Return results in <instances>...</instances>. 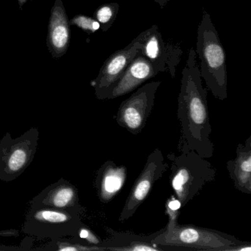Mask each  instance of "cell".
Segmentation results:
<instances>
[{
    "label": "cell",
    "instance_id": "5bb4252c",
    "mask_svg": "<svg viewBox=\"0 0 251 251\" xmlns=\"http://www.w3.org/2000/svg\"><path fill=\"white\" fill-rule=\"evenodd\" d=\"M127 177V169L124 165L107 161L97 174L95 186L100 201L107 203L112 201L123 189Z\"/></svg>",
    "mask_w": 251,
    "mask_h": 251
},
{
    "label": "cell",
    "instance_id": "8fae6325",
    "mask_svg": "<svg viewBox=\"0 0 251 251\" xmlns=\"http://www.w3.org/2000/svg\"><path fill=\"white\" fill-rule=\"evenodd\" d=\"M159 73L156 67L146 57L136 55L113 86L108 100L115 99L133 92Z\"/></svg>",
    "mask_w": 251,
    "mask_h": 251
},
{
    "label": "cell",
    "instance_id": "ffe728a7",
    "mask_svg": "<svg viewBox=\"0 0 251 251\" xmlns=\"http://www.w3.org/2000/svg\"><path fill=\"white\" fill-rule=\"evenodd\" d=\"M79 234H80V237L86 239L89 243L92 244V245H95V246L100 247V244L102 243V241L100 240L94 233H92V232L88 230V229L83 228V227L80 229Z\"/></svg>",
    "mask_w": 251,
    "mask_h": 251
},
{
    "label": "cell",
    "instance_id": "2e32d148",
    "mask_svg": "<svg viewBox=\"0 0 251 251\" xmlns=\"http://www.w3.org/2000/svg\"><path fill=\"white\" fill-rule=\"evenodd\" d=\"M78 195L72 185L59 183L50 186L36 198V206H48L60 209L77 208Z\"/></svg>",
    "mask_w": 251,
    "mask_h": 251
},
{
    "label": "cell",
    "instance_id": "9a60e30c",
    "mask_svg": "<svg viewBox=\"0 0 251 251\" xmlns=\"http://www.w3.org/2000/svg\"><path fill=\"white\" fill-rule=\"evenodd\" d=\"M227 170L235 189L242 193L251 194V136L245 144H239L236 158L227 161Z\"/></svg>",
    "mask_w": 251,
    "mask_h": 251
},
{
    "label": "cell",
    "instance_id": "5b68a950",
    "mask_svg": "<svg viewBox=\"0 0 251 251\" xmlns=\"http://www.w3.org/2000/svg\"><path fill=\"white\" fill-rule=\"evenodd\" d=\"M138 55L146 57L161 73L176 75L177 66L183 55L180 42L165 40L158 25H154L133 39Z\"/></svg>",
    "mask_w": 251,
    "mask_h": 251
},
{
    "label": "cell",
    "instance_id": "277c9868",
    "mask_svg": "<svg viewBox=\"0 0 251 251\" xmlns=\"http://www.w3.org/2000/svg\"><path fill=\"white\" fill-rule=\"evenodd\" d=\"M170 161V182L174 195L185 207L201 193L204 186L215 180L217 170L206 158L195 151L167 155Z\"/></svg>",
    "mask_w": 251,
    "mask_h": 251
},
{
    "label": "cell",
    "instance_id": "30bf717a",
    "mask_svg": "<svg viewBox=\"0 0 251 251\" xmlns=\"http://www.w3.org/2000/svg\"><path fill=\"white\" fill-rule=\"evenodd\" d=\"M71 31L70 20L62 0H55L50 11L47 46L52 58H60L70 47Z\"/></svg>",
    "mask_w": 251,
    "mask_h": 251
},
{
    "label": "cell",
    "instance_id": "44dd1931",
    "mask_svg": "<svg viewBox=\"0 0 251 251\" xmlns=\"http://www.w3.org/2000/svg\"><path fill=\"white\" fill-rule=\"evenodd\" d=\"M153 1H155L156 3L159 5L161 9H163L167 5V3L170 2V0H153Z\"/></svg>",
    "mask_w": 251,
    "mask_h": 251
},
{
    "label": "cell",
    "instance_id": "6da1fadb",
    "mask_svg": "<svg viewBox=\"0 0 251 251\" xmlns=\"http://www.w3.org/2000/svg\"><path fill=\"white\" fill-rule=\"evenodd\" d=\"M196 50L190 48L187 61L182 70L180 89L177 98V117L180 136L179 152L194 151L205 158L214 155L211 139V127L207 102V89L202 83Z\"/></svg>",
    "mask_w": 251,
    "mask_h": 251
},
{
    "label": "cell",
    "instance_id": "ba28073f",
    "mask_svg": "<svg viewBox=\"0 0 251 251\" xmlns=\"http://www.w3.org/2000/svg\"><path fill=\"white\" fill-rule=\"evenodd\" d=\"M168 168L169 164L164 160L162 151L155 148L148 155L143 170L132 186L120 213L119 222L124 223L134 215L151 193L155 183L163 177Z\"/></svg>",
    "mask_w": 251,
    "mask_h": 251
},
{
    "label": "cell",
    "instance_id": "9c48e42d",
    "mask_svg": "<svg viewBox=\"0 0 251 251\" xmlns=\"http://www.w3.org/2000/svg\"><path fill=\"white\" fill-rule=\"evenodd\" d=\"M138 52L139 50L133 40L126 48L110 55L101 67L98 77L91 82L98 100H108L113 86L138 55Z\"/></svg>",
    "mask_w": 251,
    "mask_h": 251
},
{
    "label": "cell",
    "instance_id": "52a82bcc",
    "mask_svg": "<svg viewBox=\"0 0 251 251\" xmlns=\"http://www.w3.org/2000/svg\"><path fill=\"white\" fill-rule=\"evenodd\" d=\"M80 208L60 209L36 206L27 215L25 225L27 233L41 236L72 234L67 228L76 230L80 226Z\"/></svg>",
    "mask_w": 251,
    "mask_h": 251
},
{
    "label": "cell",
    "instance_id": "e0dca14e",
    "mask_svg": "<svg viewBox=\"0 0 251 251\" xmlns=\"http://www.w3.org/2000/svg\"><path fill=\"white\" fill-rule=\"evenodd\" d=\"M120 5L117 2L104 4L97 8L93 18L100 24V29L107 32L114 24L118 14Z\"/></svg>",
    "mask_w": 251,
    "mask_h": 251
},
{
    "label": "cell",
    "instance_id": "8992f818",
    "mask_svg": "<svg viewBox=\"0 0 251 251\" xmlns=\"http://www.w3.org/2000/svg\"><path fill=\"white\" fill-rule=\"evenodd\" d=\"M160 85L161 81H152L137 88L120 104L114 116L116 123L132 134L142 133L152 112Z\"/></svg>",
    "mask_w": 251,
    "mask_h": 251
},
{
    "label": "cell",
    "instance_id": "d6986e66",
    "mask_svg": "<svg viewBox=\"0 0 251 251\" xmlns=\"http://www.w3.org/2000/svg\"><path fill=\"white\" fill-rule=\"evenodd\" d=\"M70 26H76L86 32L92 34L100 29V24L93 18L83 14H77L70 20Z\"/></svg>",
    "mask_w": 251,
    "mask_h": 251
},
{
    "label": "cell",
    "instance_id": "7a4b0ae2",
    "mask_svg": "<svg viewBox=\"0 0 251 251\" xmlns=\"http://www.w3.org/2000/svg\"><path fill=\"white\" fill-rule=\"evenodd\" d=\"M197 55L201 60V77L214 98L220 100L227 98V72L224 48L214 27L211 16L202 11L198 28Z\"/></svg>",
    "mask_w": 251,
    "mask_h": 251
},
{
    "label": "cell",
    "instance_id": "ac0fdd59",
    "mask_svg": "<svg viewBox=\"0 0 251 251\" xmlns=\"http://www.w3.org/2000/svg\"><path fill=\"white\" fill-rule=\"evenodd\" d=\"M183 208L181 202L176 198V195H172L166 201L165 213L168 217V223L166 226V230L173 229L177 224V219L180 214V210Z\"/></svg>",
    "mask_w": 251,
    "mask_h": 251
},
{
    "label": "cell",
    "instance_id": "7402d4cb",
    "mask_svg": "<svg viewBox=\"0 0 251 251\" xmlns=\"http://www.w3.org/2000/svg\"><path fill=\"white\" fill-rule=\"evenodd\" d=\"M17 2H18L19 5H20V8H23V5L27 3L28 1H32V0H17Z\"/></svg>",
    "mask_w": 251,
    "mask_h": 251
},
{
    "label": "cell",
    "instance_id": "4fadbf2b",
    "mask_svg": "<svg viewBox=\"0 0 251 251\" xmlns=\"http://www.w3.org/2000/svg\"><path fill=\"white\" fill-rule=\"evenodd\" d=\"M30 139H17L9 146H0V178H14L20 175L30 162L34 152Z\"/></svg>",
    "mask_w": 251,
    "mask_h": 251
},
{
    "label": "cell",
    "instance_id": "3957f363",
    "mask_svg": "<svg viewBox=\"0 0 251 251\" xmlns=\"http://www.w3.org/2000/svg\"><path fill=\"white\" fill-rule=\"evenodd\" d=\"M153 242L169 250L192 249L205 251H251V243L214 229L177 223L164 230Z\"/></svg>",
    "mask_w": 251,
    "mask_h": 251
},
{
    "label": "cell",
    "instance_id": "7c38bea8",
    "mask_svg": "<svg viewBox=\"0 0 251 251\" xmlns=\"http://www.w3.org/2000/svg\"><path fill=\"white\" fill-rule=\"evenodd\" d=\"M164 227L149 235L136 234L131 232L115 231L107 228L108 237L102 241L100 247L104 251H164L167 248L153 242V239L164 230Z\"/></svg>",
    "mask_w": 251,
    "mask_h": 251
}]
</instances>
